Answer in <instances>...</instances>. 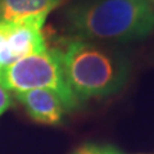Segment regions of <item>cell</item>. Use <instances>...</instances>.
I'll list each match as a JSON object with an SVG mask.
<instances>
[{"label": "cell", "instance_id": "6da1fadb", "mask_svg": "<svg viewBox=\"0 0 154 154\" xmlns=\"http://www.w3.org/2000/svg\"><path fill=\"white\" fill-rule=\"evenodd\" d=\"M68 37L130 42L154 31L153 0H73L59 16Z\"/></svg>", "mask_w": 154, "mask_h": 154}, {"label": "cell", "instance_id": "7a4b0ae2", "mask_svg": "<svg viewBox=\"0 0 154 154\" xmlns=\"http://www.w3.org/2000/svg\"><path fill=\"white\" fill-rule=\"evenodd\" d=\"M54 50L71 90L77 100L103 98L116 94L126 85L130 60L126 53L99 41L59 37Z\"/></svg>", "mask_w": 154, "mask_h": 154}, {"label": "cell", "instance_id": "3957f363", "mask_svg": "<svg viewBox=\"0 0 154 154\" xmlns=\"http://www.w3.org/2000/svg\"><path fill=\"white\" fill-rule=\"evenodd\" d=\"M0 84L13 94L27 90H50L60 98L66 110L79 107L80 102L71 90L54 50L25 57L0 73Z\"/></svg>", "mask_w": 154, "mask_h": 154}, {"label": "cell", "instance_id": "277c9868", "mask_svg": "<svg viewBox=\"0 0 154 154\" xmlns=\"http://www.w3.org/2000/svg\"><path fill=\"white\" fill-rule=\"evenodd\" d=\"M42 28L38 22L0 21V73L22 58L48 50Z\"/></svg>", "mask_w": 154, "mask_h": 154}, {"label": "cell", "instance_id": "5b68a950", "mask_svg": "<svg viewBox=\"0 0 154 154\" xmlns=\"http://www.w3.org/2000/svg\"><path fill=\"white\" fill-rule=\"evenodd\" d=\"M27 113L36 122L44 125H57L67 112L60 98L50 90H27L14 94Z\"/></svg>", "mask_w": 154, "mask_h": 154}, {"label": "cell", "instance_id": "8992f818", "mask_svg": "<svg viewBox=\"0 0 154 154\" xmlns=\"http://www.w3.org/2000/svg\"><path fill=\"white\" fill-rule=\"evenodd\" d=\"M62 3L63 0H0V21L45 25L48 16Z\"/></svg>", "mask_w": 154, "mask_h": 154}, {"label": "cell", "instance_id": "52a82bcc", "mask_svg": "<svg viewBox=\"0 0 154 154\" xmlns=\"http://www.w3.org/2000/svg\"><path fill=\"white\" fill-rule=\"evenodd\" d=\"M72 154H121V153L112 145L90 143V144H85V145L80 146L79 149H76Z\"/></svg>", "mask_w": 154, "mask_h": 154}, {"label": "cell", "instance_id": "ba28073f", "mask_svg": "<svg viewBox=\"0 0 154 154\" xmlns=\"http://www.w3.org/2000/svg\"><path fill=\"white\" fill-rule=\"evenodd\" d=\"M12 105V98L9 91L0 84V116L4 114V112Z\"/></svg>", "mask_w": 154, "mask_h": 154}]
</instances>
